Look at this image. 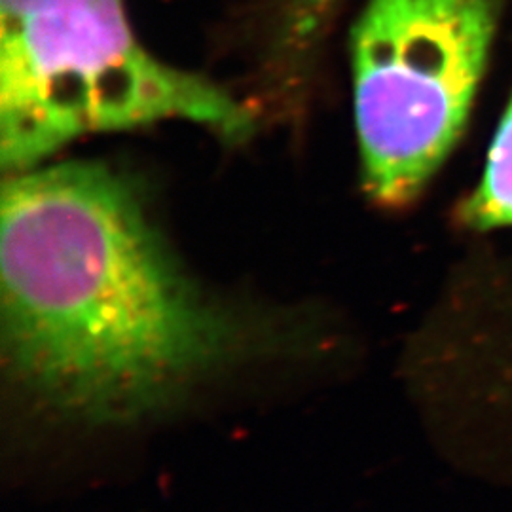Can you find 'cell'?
Masks as SVG:
<instances>
[{
  "instance_id": "cell-1",
  "label": "cell",
  "mask_w": 512,
  "mask_h": 512,
  "mask_svg": "<svg viewBox=\"0 0 512 512\" xmlns=\"http://www.w3.org/2000/svg\"><path fill=\"white\" fill-rule=\"evenodd\" d=\"M0 205L4 363L61 416L139 420L272 342L184 277L109 167L8 173Z\"/></svg>"
},
{
  "instance_id": "cell-2",
  "label": "cell",
  "mask_w": 512,
  "mask_h": 512,
  "mask_svg": "<svg viewBox=\"0 0 512 512\" xmlns=\"http://www.w3.org/2000/svg\"><path fill=\"white\" fill-rule=\"evenodd\" d=\"M190 122L226 139L251 112L133 35L126 0H0V164L19 173L90 133Z\"/></svg>"
},
{
  "instance_id": "cell-3",
  "label": "cell",
  "mask_w": 512,
  "mask_h": 512,
  "mask_svg": "<svg viewBox=\"0 0 512 512\" xmlns=\"http://www.w3.org/2000/svg\"><path fill=\"white\" fill-rule=\"evenodd\" d=\"M503 0H368L351 33L368 196L414 202L458 143Z\"/></svg>"
},
{
  "instance_id": "cell-4",
  "label": "cell",
  "mask_w": 512,
  "mask_h": 512,
  "mask_svg": "<svg viewBox=\"0 0 512 512\" xmlns=\"http://www.w3.org/2000/svg\"><path fill=\"white\" fill-rule=\"evenodd\" d=\"M410 376L446 458L512 494V264L459 279L423 325Z\"/></svg>"
},
{
  "instance_id": "cell-5",
  "label": "cell",
  "mask_w": 512,
  "mask_h": 512,
  "mask_svg": "<svg viewBox=\"0 0 512 512\" xmlns=\"http://www.w3.org/2000/svg\"><path fill=\"white\" fill-rule=\"evenodd\" d=\"M458 222L475 234L512 228V97L495 131L482 181L459 205Z\"/></svg>"
},
{
  "instance_id": "cell-6",
  "label": "cell",
  "mask_w": 512,
  "mask_h": 512,
  "mask_svg": "<svg viewBox=\"0 0 512 512\" xmlns=\"http://www.w3.org/2000/svg\"><path fill=\"white\" fill-rule=\"evenodd\" d=\"M340 0H287L283 44L293 57H304L321 37Z\"/></svg>"
}]
</instances>
